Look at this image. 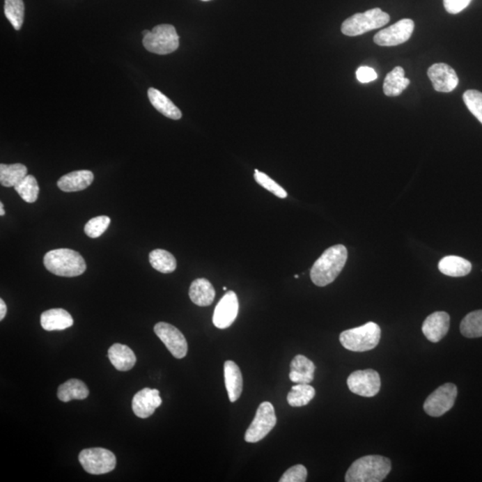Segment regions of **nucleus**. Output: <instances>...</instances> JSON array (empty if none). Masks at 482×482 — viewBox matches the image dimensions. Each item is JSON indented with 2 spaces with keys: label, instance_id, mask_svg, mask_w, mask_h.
<instances>
[{
  "label": "nucleus",
  "instance_id": "f257e3e1",
  "mask_svg": "<svg viewBox=\"0 0 482 482\" xmlns=\"http://www.w3.org/2000/svg\"><path fill=\"white\" fill-rule=\"evenodd\" d=\"M348 260V250L343 245L329 247L316 260L311 269V280L318 287H325L337 279Z\"/></svg>",
  "mask_w": 482,
  "mask_h": 482
},
{
  "label": "nucleus",
  "instance_id": "f03ea898",
  "mask_svg": "<svg viewBox=\"0 0 482 482\" xmlns=\"http://www.w3.org/2000/svg\"><path fill=\"white\" fill-rule=\"evenodd\" d=\"M391 471V462L382 456H366L355 461L345 474L347 482H380Z\"/></svg>",
  "mask_w": 482,
  "mask_h": 482
},
{
  "label": "nucleus",
  "instance_id": "7ed1b4c3",
  "mask_svg": "<svg viewBox=\"0 0 482 482\" xmlns=\"http://www.w3.org/2000/svg\"><path fill=\"white\" fill-rule=\"evenodd\" d=\"M47 271L62 277H75L86 271V263L78 252L69 249H54L44 256Z\"/></svg>",
  "mask_w": 482,
  "mask_h": 482
},
{
  "label": "nucleus",
  "instance_id": "20e7f679",
  "mask_svg": "<svg viewBox=\"0 0 482 482\" xmlns=\"http://www.w3.org/2000/svg\"><path fill=\"white\" fill-rule=\"evenodd\" d=\"M380 334V326L369 322L360 327L348 329L339 336V341L345 350L353 352H366L378 345Z\"/></svg>",
  "mask_w": 482,
  "mask_h": 482
},
{
  "label": "nucleus",
  "instance_id": "39448f33",
  "mask_svg": "<svg viewBox=\"0 0 482 482\" xmlns=\"http://www.w3.org/2000/svg\"><path fill=\"white\" fill-rule=\"evenodd\" d=\"M389 15L380 8L370 9L364 13L352 15L342 24V33L347 36H358L367 31L378 29L389 22Z\"/></svg>",
  "mask_w": 482,
  "mask_h": 482
},
{
  "label": "nucleus",
  "instance_id": "423d86ee",
  "mask_svg": "<svg viewBox=\"0 0 482 482\" xmlns=\"http://www.w3.org/2000/svg\"><path fill=\"white\" fill-rule=\"evenodd\" d=\"M180 38L171 24H160L143 38V46L148 52L157 55H168L178 49Z\"/></svg>",
  "mask_w": 482,
  "mask_h": 482
},
{
  "label": "nucleus",
  "instance_id": "0eeeda50",
  "mask_svg": "<svg viewBox=\"0 0 482 482\" xmlns=\"http://www.w3.org/2000/svg\"><path fill=\"white\" fill-rule=\"evenodd\" d=\"M277 423L274 405L270 402H263L256 411V417L245 434V440L256 443L265 439Z\"/></svg>",
  "mask_w": 482,
  "mask_h": 482
},
{
  "label": "nucleus",
  "instance_id": "6e6552de",
  "mask_svg": "<svg viewBox=\"0 0 482 482\" xmlns=\"http://www.w3.org/2000/svg\"><path fill=\"white\" fill-rule=\"evenodd\" d=\"M79 461L85 471L95 475L109 474L116 465V456L109 450L100 448L82 450Z\"/></svg>",
  "mask_w": 482,
  "mask_h": 482
},
{
  "label": "nucleus",
  "instance_id": "1a4fd4ad",
  "mask_svg": "<svg viewBox=\"0 0 482 482\" xmlns=\"http://www.w3.org/2000/svg\"><path fill=\"white\" fill-rule=\"evenodd\" d=\"M458 388L453 383H446L431 393L424 402L425 413L430 417H440L449 412L455 405Z\"/></svg>",
  "mask_w": 482,
  "mask_h": 482
},
{
  "label": "nucleus",
  "instance_id": "9d476101",
  "mask_svg": "<svg viewBox=\"0 0 482 482\" xmlns=\"http://www.w3.org/2000/svg\"><path fill=\"white\" fill-rule=\"evenodd\" d=\"M348 389L351 392L364 398H373L380 389V377L372 369L356 371L348 378Z\"/></svg>",
  "mask_w": 482,
  "mask_h": 482
},
{
  "label": "nucleus",
  "instance_id": "9b49d317",
  "mask_svg": "<svg viewBox=\"0 0 482 482\" xmlns=\"http://www.w3.org/2000/svg\"><path fill=\"white\" fill-rule=\"evenodd\" d=\"M414 30V23L411 19H402L384 30L379 31L373 38L377 45L394 47L407 42Z\"/></svg>",
  "mask_w": 482,
  "mask_h": 482
},
{
  "label": "nucleus",
  "instance_id": "f8f14e48",
  "mask_svg": "<svg viewBox=\"0 0 482 482\" xmlns=\"http://www.w3.org/2000/svg\"><path fill=\"white\" fill-rule=\"evenodd\" d=\"M154 332L174 357L182 359L186 357L188 343L178 329L169 323L158 322L154 327Z\"/></svg>",
  "mask_w": 482,
  "mask_h": 482
},
{
  "label": "nucleus",
  "instance_id": "ddd939ff",
  "mask_svg": "<svg viewBox=\"0 0 482 482\" xmlns=\"http://www.w3.org/2000/svg\"><path fill=\"white\" fill-rule=\"evenodd\" d=\"M239 313V300L234 291H228L215 307L212 323L218 329L229 328Z\"/></svg>",
  "mask_w": 482,
  "mask_h": 482
},
{
  "label": "nucleus",
  "instance_id": "4468645a",
  "mask_svg": "<svg viewBox=\"0 0 482 482\" xmlns=\"http://www.w3.org/2000/svg\"><path fill=\"white\" fill-rule=\"evenodd\" d=\"M427 74L434 90L437 91L448 93L458 87V76L455 70L446 63H434L428 69Z\"/></svg>",
  "mask_w": 482,
  "mask_h": 482
},
{
  "label": "nucleus",
  "instance_id": "2eb2a0df",
  "mask_svg": "<svg viewBox=\"0 0 482 482\" xmlns=\"http://www.w3.org/2000/svg\"><path fill=\"white\" fill-rule=\"evenodd\" d=\"M162 405L160 391L145 388L136 393L132 399V410L138 417L146 419Z\"/></svg>",
  "mask_w": 482,
  "mask_h": 482
},
{
  "label": "nucleus",
  "instance_id": "dca6fc26",
  "mask_svg": "<svg viewBox=\"0 0 482 482\" xmlns=\"http://www.w3.org/2000/svg\"><path fill=\"white\" fill-rule=\"evenodd\" d=\"M450 316L446 312H435L428 316L423 322L421 331L428 339L437 343L445 337L449 331Z\"/></svg>",
  "mask_w": 482,
  "mask_h": 482
},
{
  "label": "nucleus",
  "instance_id": "f3484780",
  "mask_svg": "<svg viewBox=\"0 0 482 482\" xmlns=\"http://www.w3.org/2000/svg\"><path fill=\"white\" fill-rule=\"evenodd\" d=\"M316 366L309 358L297 355L290 364V379L297 384H310L313 380Z\"/></svg>",
  "mask_w": 482,
  "mask_h": 482
},
{
  "label": "nucleus",
  "instance_id": "a211bd4d",
  "mask_svg": "<svg viewBox=\"0 0 482 482\" xmlns=\"http://www.w3.org/2000/svg\"><path fill=\"white\" fill-rule=\"evenodd\" d=\"M93 180L94 176L91 171H75L62 176L58 186L63 192H77L90 187Z\"/></svg>",
  "mask_w": 482,
  "mask_h": 482
},
{
  "label": "nucleus",
  "instance_id": "6ab92c4d",
  "mask_svg": "<svg viewBox=\"0 0 482 482\" xmlns=\"http://www.w3.org/2000/svg\"><path fill=\"white\" fill-rule=\"evenodd\" d=\"M40 323L47 332L63 331L74 325V319L68 311L56 309L44 312L40 317Z\"/></svg>",
  "mask_w": 482,
  "mask_h": 482
},
{
  "label": "nucleus",
  "instance_id": "aec40b11",
  "mask_svg": "<svg viewBox=\"0 0 482 482\" xmlns=\"http://www.w3.org/2000/svg\"><path fill=\"white\" fill-rule=\"evenodd\" d=\"M225 386L231 402H236L242 393L243 380L240 367L233 361L224 363Z\"/></svg>",
  "mask_w": 482,
  "mask_h": 482
},
{
  "label": "nucleus",
  "instance_id": "412c9836",
  "mask_svg": "<svg viewBox=\"0 0 482 482\" xmlns=\"http://www.w3.org/2000/svg\"><path fill=\"white\" fill-rule=\"evenodd\" d=\"M189 297L199 306H208L214 302L215 290L207 279H196L189 288Z\"/></svg>",
  "mask_w": 482,
  "mask_h": 482
},
{
  "label": "nucleus",
  "instance_id": "4be33fe9",
  "mask_svg": "<svg viewBox=\"0 0 482 482\" xmlns=\"http://www.w3.org/2000/svg\"><path fill=\"white\" fill-rule=\"evenodd\" d=\"M109 357L111 364L120 372H127L134 367L136 357L128 345L114 344L109 350Z\"/></svg>",
  "mask_w": 482,
  "mask_h": 482
},
{
  "label": "nucleus",
  "instance_id": "5701e85b",
  "mask_svg": "<svg viewBox=\"0 0 482 482\" xmlns=\"http://www.w3.org/2000/svg\"><path fill=\"white\" fill-rule=\"evenodd\" d=\"M148 96L150 98L152 106L162 115L173 120L182 118V114L178 107L157 88H150L148 91Z\"/></svg>",
  "mask_w": 482,
  "mask_h": 482
},
{
  "label": "nucleus",
  "instance_id": "b1692460",
  "mask_svg": "<svg viewBox=\"0 0 482 482\" xmlns=\"http://www.w3.org/2000/svg\"><path fill=\"white\" fill-rule=\"evenodd\" d=\"M472 267L471 262L456 256H445L439 263V270L450 277H464L470 274Z\"/></svg>",
  "mask_w": 482,
  "mask_h": 482
},
{
  "label": "nucleus",
  "instance_id": "393cba45",
  "mask_svg": "<svg viewBox=\"0 0 482 482\" xmlns=\"http://www.w3.org/2000/svg\"><path fill=\"white\" fill-rule=\"evenodd\" d=\"M410 84V80L405 77L404 69L396 66L387 75L383 82V92L386 96H399Z\"/></svg>",
  "mask_w": 482,
  "mask_h": 482
},
{
  "label": "nucleus",
  "instance_id": "a878e982",
  "mask_svg": "<svg viewBox=\"0 0 482 482\" xmlns=\"http://www.w3.org/2000/svg\"><path fill=\"white\" fill-rule=\"evenodd\" d=\"M90 391L84 382L77 379H71L60 385L58 396L63 402H69L74 399H85L88 398Z\"/></svg>",
  "mask_w": 482,
  "mask_h": 482
},
{
  "label": "nucleus",
  "instance_id": "bb28decb",
  "mask_svg": "<svg viewBox=\"0 0 482 482\" xmlns=\"http://www.w3.org/2000/svg\"><path fill=\"white\" fill-rule=\"evenodd\" d=\"M26 176L27 167L24 164H0V182L3 186H17Z\"/></svg>",
  "mask_w": 482,
  "mask_h": 482
},
{
  "label": "nucleus",
  "instance_id": "cd10ccee",
  "mask_svg": "<svg viewBox=\"0 0 482 482\" xmlns=\"http://www.w3.org/2000/svg\"><path fill=\"white\" fill-rule=\"evenodd\" d=\"M152 267L162 274H171L176 270V258L170 252L164 249H155L150 254Z\"/></svg>",
  "mask_w": 482,
  "mask_h": 482
},
{
  "label": "nucleus",
  "instance_id": "c85d7f7f",
  "mask_svg": "<svg viewBox=\"0 0 482 482\" xmlns=\"http://www.w3.org/2000/svg\"><path fill=\"white\" fill-rule=\"evenodd\" d=\"M460 332L465 338L482 337V310L469 313L462 319L461 325H460Z\"/></svg>",
  "mask_w": 482,
  "mask_h": 482
},
{
  "label": "nucleus",
  "instance_id": "c756f323",
  "mask_svg": "<svg viewBox=\"0 0 482 482\" xmlns=\"http://www.w3.org/2000/svg\"><path fill=\"white\" fill-rule=\"evenodd\" d=\"M316 396V389L309 384H297L293 387L287 396L288 405L301 407L309 405Z\"/></svg>",
  "mask_w": 482,
  "mask_h": 482
},
{
  "label": "nucleus",
  "instance_id": "7c9ffc66",
  "mask_svg": "<svg viewBox=\"0 0 482 482\" xmlns=\"http://www.w3.org/2000/svg\"><path fill=\"white\" fill-rule=\"evenodd\" d=\"M6 17L10 22L13 27L19 31L23 26L24 20V4L23 0H5Z\"/></svg>",
  "mask_w": 482,
  "mask_h": 482
},
{
  "label": "nucleus",
  "instance_id": "2f4dec72",
  "mask_svg": "<svg viewBox=\"0 0 482 482\" xmlns=\"http://www.w3.org/2000/svg\"><path fill=\"white\" fill-rule=\"evenodd\" d=\"M15 192L27 203H34L39 196L40 188L36 178L33 176H27L14 187Z\"/></svg>",
  "mask_w": 482,
  "mask_h": 482
},
{
  "label": "nucleus",
  "instance_id": "473e14b6",
  "mask_svg": "<svg viewBox=\"0 0 482 482\" xmlns=\"http://www.w3.org/2000/svg\"><path fill=\"white\" fill-rule=\"evenodd\" d=\"M110 223L111 219L109 217H106V215L92 218L85 225V233L87 234V236L92 238V239H96V238L102 235L107 228H109Z\"/></svg>",
  "mask_w": 482,
  "mask_h": 482
},
{
  "label": "nucleus",
  "instance_id": "72a5a7b5",
  "mask_svg": "<svg viewBox=\"0 0 482 482\" xmlns=\"http://www.w3.org/2000/svg\"><path fill=\"white\" fill-rule=\"evenodd\" d=\"M254 177H255L256 182H258L260 186H262L263 188L267 189L268 192H272V194H274L276 196H278V198L280 199L287 198L288 193L286 190L279 185L277 182H274V180H272L271 177H269L267 174L260 172V171L256 169L255 176H254Z\"/></svg>",
  "mask_w": 482,
  "mask_h": 482
},
{
  "label": "nucleus",
  "instance_id": "f704fd0d",
  "mask_svg": "<svg viewBox=\"0 0 482 482\" xmlns=\"http://www.w3.org/2000/svg\"><path fill=\"white\" fill-rule=\"evenodd\" d=\"M466 107L470 112L482 123V93L475 90L465 92L462 96Z\"/></svg>",
  "mask_w": 482,
  "mask_h": 482
},
{
  "label": "nucleus",
  "instance_id": "c9c22d12",
  "mask_svg": "<svg viewBox=\"0 0 482 482\" xmlns=\"http://www.w3.org/2000/svg\"><path fill=\"white\" fill-rule=\"evenodd\" d=\"M307 478V470L302 465H297L288 469L282 475L280 482H304Z\"/></svg>",
  "mask_w": 482,
  "mask_h": 482
},
{
  "label": "nucleus",
  "instance_id": "e433bc0d",
  "mask_svg": "<svg viewBox=\"0 0 482 482\" xmlns=\"http://www.w3.org/2000/svg\"><path fill=\"white\" fill-rule=\"evenodd\" d=\"M472 0H444V6L449 14L456 15L467 8Z\"/></svg>",
  "mask_w": 482,
  "mask_h": 482
},
{
  "label": "nucleus",
  "instance_id": "4c0bfd02",
  "mask_svg": "<svg viewBox=\"0 0 482 482\" xmlns=\"http://www.w3.org/2000/svg\"><path fill=\"white\" fill-rule=\"evenodd\" d=\"M357 80L361 84H368V82L375 81L378 75L373 68L369 66H361L356 72Z\"/></svg>",
  "mask_w": 482,
  "mask_h": 482
},
{
  "label": "nucleus",
  "instance_id": "58836bf2",
  "mask_svg": "<svg viewBox=\"0 0 482 482\" xmlns=\"http://www.w3.org/2000/svg\"><path fill=\"white\" fill-rule=\"evenodd\" d=\"M6 311H8V309H6V304L4 300H0V320L5 318Z\"/></svg>",
  "mask_w": 482,
  "mask_h": 482
},
{
  "label": "nucleus",
  "instance_id": "ea45409f",
  "mask_svg": "<svg viewBox=\"0 0 482 482\" xmlns=\"http://www.w3.org/2000/svg\"><path fill=\"white\" fill-rule=\"evenodd\" d=\"M0 215H1V217L5 215L4 205H3V203H0Z\"/></svg>",
  "mask_w": 482,
  "mask_h": 482
},
{
  "label": "nucleus",
  "instance_id": "a19ab883",
  "mask_svg": "<svg viewBox=\"0 0 482 482\" xmlns=\"http://www.w3.org/2000/svg\"><path fill=\"white\" fill-rule=\"evenodd\" d=\"M148 33H150V31L148 30L142 31V34H143V36H146V35H147Z\"/></svg>",
  "mask_w": 482,
  "mask_h": 482
},
{
  "label": "nucleus",
  "instance_id": "79ce46f5",
  "mask_svg": "<svg viewBox=\"0 0 482 482\" xmlns=\"http://www.w3.org/2000/svg\"><path fill=\"white\" fill-rule=\"evenodd\" d=\"M300 276L299 275H295V279H299Z\"/></svg>",
  "mask_w": 482,
  "mask_h": 482
},
{
  "label": "nucleus",
  "instance_id": "37998d69",
  "mask_svg": "<svg viewBox=\"0 0 482 482\" xmlns=\"http://www.w3.org/2000/svg\"><path fill=\"white\" fill-rule=\"evenodd\" d=\"M223 290H227V288H226V287H224V288H223Z\"/></svg>",
  "mask_w": 482,
  "mask_h": 482
},
{
  "label": "nucleus",
  "instance_id": "c03bdc74",
  "mask_svg": "<svg viewBox=\"0 0 482 482\" xmlns=\"http://www.w3.org/2000/svg\"><path fill=\"white\" fill-rule=\"evenodd\" d=\"M202 1H210V0H202Z\"/></svg>",
  "mask_w": 482,
  "mask_h": 482
}]
</instances>
